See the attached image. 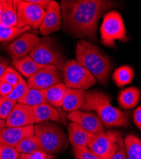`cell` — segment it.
<instances>
[{
    "label": "cell",
    "mask_w": 141,
    "mask_h": 159,
    "mask_svg": "<svg viewBox=\"0 0 141 159\" xmlns=\"http://www.w3.org/2000/svg\"><path fill=\"white\" fill-rule=\"evenodd\" d=\"M114 3L104 0H62L60 3L63 28L73 35L94 41L98 21Z\"/></svg>",
    "instance_id": "6da1fadb"
},
{
    "label": "cell",
    "mask_w": 141,
    "mask_h": 159,
    "mask_svg": "<svg viewBox=\"0 0 141 159\" xmlns=\"http://www.w3.org/2000/svg\"><path fill=\"white\" fill-rule=\"evenodd\" d=\"M111 98L97 90L86 92V101L80 110L96 112L105 127H128L129 115L128 113L114 108L111 104Z\"/></svg>",
    "instance_id": "7a4b0ae2"
},
{
    "label": "cell",
    "mask_w": 141,
    "mask_h": 159,
    "mask_svg": "<svg viewBox=\"0 0 141 159\" xmlns=\"http://www.w3.org/2000/svg\"><path fill=\"white\" fill-rule=\"evenodd\" d=\"M76 61L90 73L100 84L108 82L112 70L110 59L99 48L86 40H81L76 48Z\"/></svg>",
    "instance_id": "3957f363"
},
{
    "label": "cell",
    "mask_w": 141,
    "mask_h": 159,
    "mask_svg": "<svg viewBox=\"0 0 141 159\" xmlns=\"http://www.w3.org/2000/svg\"><path fill=\"white\" fill-rule=\"evenodd\" d=\"M34 135L46 153L54 155L65 150L69 139L61 126L57 124L44 122L34 126Z\"/></svg>",
    "instance_id": "277c9868"
},
{
    "label": "cell",
    "mask_w": 141,
    "mask_h": 159,
    "mask_svg": "<svg viewBox=\"0 0 141 159\" xmlns=\"http://www.w3.org/2000/svg\"><path fill=\"white\" fill-rule=\"evenodd\" d=\"M29 56L37 64L55 66L62 72L67 61L53 39L49 36L42 38Z\"/></svg>",
    "instance_id": "5b68a950"
},
{
    "label": "cell",
    "mask_w": 141,
    "mask_h": 159,
    "mask_svg": "<svg viewBox=\"0 0 141 159\" xmlns=\"http://www.w3.org/2000/svg\"><path fill=\"white\" fill-rule=\"evenodd\" d=\"M122 139L120 132L107 130L100 134L90 132L88 148L102 159H111Z\"/></svg>",
    "instance_id": "8992f818"
},
{
    "label": "cell",
    "mask_w": 141,
    "mask_h": 159,
    "mask_svg": "<svg viewBox=\"0 0 141 159\" xmlns=\"http://www.w3.org/2000/svg\"><path fill=\"white\" fill-rule=\"evenodd\" d=\"M101 42L104 45L115 47V40H126V31L120 13L109 11L103 17L100 28Z\"/></svg>",
    "instance_id": "52a82bcc"
},
{
    "label": "cell",
    "mask_w": 141,
    "mask_h": 159,
    "mask_svg": "<svg viewBox=\"0 0 141 159\" xmlns=\"http://www.w3.org/2000/svg\"><path fill=\"white\" fill-rule=\"evenodd\" d=\"M62 72L64 84L69 89L86 90L97 82L96 78L74 59L66 61Z\"/></svg>",
    "instance_id": "ba28073f"
},
{
    "label": "cell",
    "mask_w": 141,
    "mask_h": 159,
    "mask_svg": "<svg viewBox=\"0 0 141 159\" xmlns=\"http://www.w3.org/2000/svg\"><path fill=\"white\" fill-rule=\"evenodd\" d=\"M46 15V10L42 7L28 2L27 0L19 1L17 8V28H40Z\"/></svg>",
    "instance_id": "9c48e42d"
},
{
    "label": "cell",
    "mask_w": 141,
    "mask_h": 159,
    "mask_svg": "<svg viewBox=\"0 0 141 159\" xmlns=\"http://www.w3.org/2000/svg\"><path fill=\"white\" fill-rule=\"evenodd\" d=\"M63 81V75L55 66L45 65L28 78L27 84L29 89L42 90Z\"/></svg>",
    "instance_id": "30bf717a"
},
{
    "label": "cell",
    "mask_w": 141,
    "mask_h": 159,
    "mask_svg": "<svg viewBox=\"0 0 141 159\" xmlns=\"http://www.w3.org/2000/svg\"><path fill=\"white\" fill-rule=\"evenodd\" d=\"M68 118L92 134H100L106 131L105 126L97 113L78 110L69 113Z\"/></svg>",
    "instance_id": "8fae6325"
},
{
    "label": "cell",
    "mask_w": 141,
    "mask_h": 159,
    "mask_svg": "<svg viewBox=\"0 0 141 159\" xmlns=\"http://www.w3.org/2000/svg\"><path fill=\"white\" fill-rule=\"evenodd\" d=\"M41 38L33 33H26L11 42L7 47V51L12 59L29 55Z\"/></svg>",
    "instance_id": "7c38bea8"
},
{
    "label": "cell",
    "mask_w": 141,
    "mask_h": 159,
    "mask_svg": "<svg viewBox=\"0 0 141 159\" xmlns=\"http://www.w3.org/2000/svg\"><path fill=\"white\" fill-rule=\"evenodd\" d=\"M34 136V125L7 127L0 132V145L15 148L24 139Z\"/></svg>",
    "instance_id": "4fadbf2b"
},
{
    "label": "cell",
    "mask_w": 141,
    "mask_h": 159,
    "mask_svg": "<svg viewBox=\"0 0 141 159\" xmlns=\"http://www.w3.org/2000/svg\"><path fill=\"white\" fill-rule=\"evenodd\" d=\"M35 124L32 107L17 102L6 120L7 127H24Z\"/></svg>",
    "instance_id": "5bb4252c"
},
{
    "label": "cell",
    "mask_w": 141,
    "mask_h": 159,
    "mask_svg": "<svg viewBox=\"0 0 141 159\" xmlns=\"http://www.w3.org/2000/svg\"><path fill=\"white\" fill-rule=\"evenodd\" d=\"M62 14L60 6L58 2L52 1L46 10V15L40 27V32L42 36L58 31L61 28Z\"/></svg>",
    "instance_id": "9a60e30c"
},
{
    "label": "cell",
    "mask_w": 141,
    "mask_h": 159,
    "mask_svg": "<svg viewBox=\"0 0 141 159\" xmlns=\"http://www.w3.org/2000/svg\"><path fill=\"white\" fill-rule=\"evenodd\" d=\"M86 101V92L85 90L69 89L64 99L62 108L70 113L80 110Z\"/></svg>",
    "instance_id": "2e32d148"
},
{
    "label": "cell",
    "mask_w": 141,
    "mask_h": 159,
    "mask_svg": "<svg viewBox=\"0 0 141 159\" xmlns=\"http://www.w3.org/2000/svg\"><path fill=\"white\" fill-rule=\"evenodd\" d=\"M68 89L64 83H60L40 91L48 104L61 107Z\"/></svg>",
    "instance_id": "e0dca14e"
},
{
    "label": "cell",
    "mask_w": 141,
    "mask_h": 159,
    "mask_svg": "<svg viewBox=\"0 0 141 159\" xmlns=\"http://www.w3.org/2000/svg\"><path fill=\"white\" fill-rule=\"evenodd\" d=\"M3 9L0 23L7 27H17L19 0H3Z\"/></svg>",
    "instance_id": "ac0fdd59"
},
{
    "label": "cell",
    "mask_w": 141,
    "mask_h": 159,
    "mask_svg": "<svg viewBox=\"0 0 141 159\" xmlns=\"http://www.w3.org/2000/svg\"><path fill=\"white\" fill-rule=\"evenodd\" d=\"M35 116V124H40L44 122L55 121L60 122L57 111L52 106L47 103H43L33 107Z\"/></svg>",
    "instance_id": "d6986e66"
},
{
    "label": "cell",
    "mask_w": 141,
    "mask_h": 159,
    "mask_svg": "<svg viewBox=\"0 0 141 159\" xmlns=\"http://www.w3.org/2000/svg\"><path fill=\"white\" fill-rule=\"evenodd\" d=\"M90 132L83 129L79 125L71 122L68 127V138L69 143L73 146L88 147Z\"/></svg>",
    "instance_id": "ffe728a7"
},
{
    "label": "cell",
    "mask_w": 141,
    "mask_h": 159,
    "mask_svg": "<svg viewBox=\"0 0 141 159\" xmlns=\"http://www.w3.org/2000/svg\"><path fill=\"white\" fill-rule=\"evenodd\" d=\"M140 96L139 89L135 87H129L120 92L118 96V102L120 107L125 110L134 108L137 104Z\"/></svg>",
    "instance_id": "44dd1931"
},
{
    "label": "cell",
    "mask_w": 141,
    "mask_h": 159,
    "mask_svg": "<svg viewBox=\"0 0 141 159\" xmlns=\"http://www.w3.org/2000/svg\"><path fill=\"white\" fill-rule=\"evenodd\" d=\"M13 64L25 77L29 78L38 70L43 67V65L36 62L29 55L13 60Z\"/></svg>",
    "instance_id": "7402d4cb"
},
{
    "label": "cell",
    "mask_w": 141,
    "mask_h": 159,
    "mask_svg": "<svg viewBox=\"0 0 141 159\" xmlns=\"http://www.w3.org/2000/svg\"><path fill=\"white\" fill-rule=\"evenodd\" d=\"M124 144L127 159H141V140L133 134L126 136Z\"/></svg>",
    "instance_id": "603a6c76"
},
{
    "label": "cell",
    "mask_w": 141,
    "mask_h": 159,
    "mask_svg": "<svg viewBox=\"0 0 141 159\" xmlns=\"http://www.w3.org/2000/svg\"><path fill=\"white\" fill-rule=\"evenodd\" d=\"M134 70L129 66H123L117 68L112 75L114 83L119 87L130 84L134 78Z\"/></svg>",
    "instance_id": "cb8c5ba5"
},
{
    "label": "cell",
    "mask_w": 141,
    "mask_h": 159,
    "mask_svg": "<svg viewBox=\"0 0 141 159\" xmlns=\"http://www.w3.org/2000/svg\"><path fill=\"white\" fill-rule=\"evenodd\" d=\"M15 149L19 153L25 154L31 153L37 151L44 152L39 140L35 135L24 139L17 145Z\"/></svg>",
    "instance_id": "d4e9b609"
},
{
    "label": "cell",
    "mask_w": 141,
    "mask_h": 159,
    "mask_svg": "<svg viewBox=\"0 0 141 159\" xmlns=\"http://www.w3.org/2000/svg\"><path fill=\"white\" fill-rule=\"evenodd\" d=\"M29 26H26L24 28L17 27H7L0 23V42H8L15 39L21 34L30 30Z\"/></svg>",
    "instance_id": "484cf974"
},
{
    "label": "cell",
    "mask_w": 141,
    "mask_h": 159,
    "mask_svg": "<svg viewBox=\"0 0 141 159\" xmlns=\"http://www.w3.org/2000/svg\"><path fill=\"white\" fill-rule=\"evenodd\" d=\"M17 102L24 104L30 107H36L43 103H47V101L44 98L40 90L29 89L27 91L22 98L17 101Z\"/></svg>",
    "instance_id": "4316f807"
},
{
    "label": "cell",
    "mask_w": 141,
    "mask_h": 159,
    "mask_svg": "<svg viewBox=\"0 0 141 159\" xmlns=\"http://www.w3.org/2000/svg\"><path fill=\"white\" fill-rule=\"evenodd\" d=\"M22 77L15 70L8 68L0 78V80L8 83L15 88L18 85Z\"/></svg>",
    "instance_id": "83f0119b"
},
{
    "label": "cell",
    "mask_w": 141,
    "mask_h": 159,
    "mask_svg": "<svg viewBox=\"0 0 141 159\" xmlns=\"http://www.w3.org/2000/svg\"><path fill=\"white\" fill-rule=\"evenodd\" d=\"M17 103V101L0 96V118L3 120H7Z\"/></svg>",
    "instance_id": "f1b7e54d"
},
{
    "label": "cell",
    "mask_w": 141,
    "mask_h": 159,
    "mask_svg": "<svg viewBox=\"0 0 141 159\" xmlns=\"http://www.w3.org/2000/svg\"><path fill=\"white\" fill-rule=\"evenodd\" d=\"M29 87L28 86L27 82L22 78L20 82L18 84L17 87H15L11 93L7 97L8 99L14 101H18L21 98L24 97V96L26 94L27 91L28 90Z\"/></svg>",
    "instance_id": "f546056e"
},
{
    "label": "cell",
    "mask_w": 141,
    "mask_h": 159,
    "mask_svg": "<svg viewBox=\"0 0 141 159\" xmlns=\"http://www.w3.org/2000/svg\"><path fill=\"white\" fill-rule=\"evenodd\" d=\"M73 152L76 159H102L88 147L73 146Z\"/></svg>",
    "instance_id": "4dcf8cb0"
},
{
    "label": "cell",
    "mask_w": 141,
    "mask_h": 159,
    "mask_svg": "<svg viewBox=\"0 0 141 159\" xmlns=\"http://www.w3.org/2000/svg\"><path fill=\"white\" fill-rule=\"evenodd\" d=\"M19 157V152L15 148L0 145V159H18Z\"/></svg>",
    "instance_id": "1f68e13d"
},
{
    "label": "cell",
    "mask_w": 141,
    "mask_h": 159,
    "mask_svg": "<svg viewBox=\"0 0 141 159\" xmlns=\"http://www.w3.org/2000/svg\"><path fill=\"white\" fill-rule=\"evenodd\" d=\"M19 159H56L52 155L42 151H37L31 153H22Z\"/></svg>",
    "instance_id": "d6a6232c"
},
{
    "label": "cell",
    "mask_w": 141,
    "mask_h": 159,
    "mask_svg": "<svg viewBox=\"0 0 141 159\" xmlns=\"http://www.w3.org/2000/svg\"><path fill=\"white\" fill-rule=\"evenodd\" d=\"M14 89V87L8 83L0 80V96H1L7 98L11 93Z\"/></svg>",
    "instance_id": "836d02e7"
},
{
    "label": "cell",
    "mask_w": 141,
    "mask_h": 159,
    "mask_svg": "<svg viewBox=\"0 0 141 159\" xmlns=\"http://www.w3.org/2000/svg\"><path fill=\"white\" fill-rule=\"evenodd\" d=\"M111 159H127L124 141L123 140V138L120 141L118 150L114 153Z\"/></svg>",
    "instance_id": "e575fe53"
},
{
    "label": "cell",
    "mask_w": 141,
    "mask_h": 159,
    "mask_svg": "<svg viewBox=\"0 0 141 159\" xmlns=\"http://www.w3.org/2000/svg\"><path fill=\"white\" fill-rule=\"evenodd\" d=\"M133 119L135 125L141 130V106L134 111Z\"/></svg>",
    "instance_id": "d590c367"
},
{
    "label": "cell",
    "mask_w": 141,
    "mask_h": 159,
    "mask_svg": "<svg viewBox=\"0 0 141 159\" xmlns=\"http://www.w3.org/2000/svg\"><path fill=\"white\" fill-rule=\"evenodd\" d=\"M27 1L29 3H34L35 5H37L44 8L45 10H46L52 1L50 0H27Z\"/></svg>",
    "instance_id": "8d00e7d4"
},
{
    "label": "cell",
    "mask_w": 141,
    "mask_h": 159,
    "mask_svg": "<svg viewBox=\"0 0 141 159\" xmlns=\"http://www.w3.org/2000/svg\"><path fill=\"white\" fill-rule=\"evenodd\" d=\"M8 65L7 62H0V78L3 75L5 71L8 68Z\"/></svg>",
    "instance_id": "74e56055"
},
{
    "label": "cell",
    "mask_w": 141,
    "mask_h": 159,
    "mask_svg": "<svg viewBox=\"0 0 141 159\" xmlns=\"http://www.w3.org/2000/svg\"><path fill=\"white\" fill-rule=\"evenodd\" d=\"M5 127H6V122L5 121V120H3V119L0 118V132H2L3 129L5 128Z\"/></svg>",
    "instance_id": "f35d334b"
},
{
    "label": "cell",
    "mask_w": 141,
    "mask_h": 159,
    "mask_svg": "<svg viewBox=\"0 0 141 159\" xmlns=\"http://www.w3.org/2000/svg\"><path fill=\"white\" fill-rule=\"evenodd\" d=\"M3 1L2 0H0V19H1V16H2V14L3 11Z\"/></svg>",
    "instance_id": "ab89813d"
}]
</instances>
